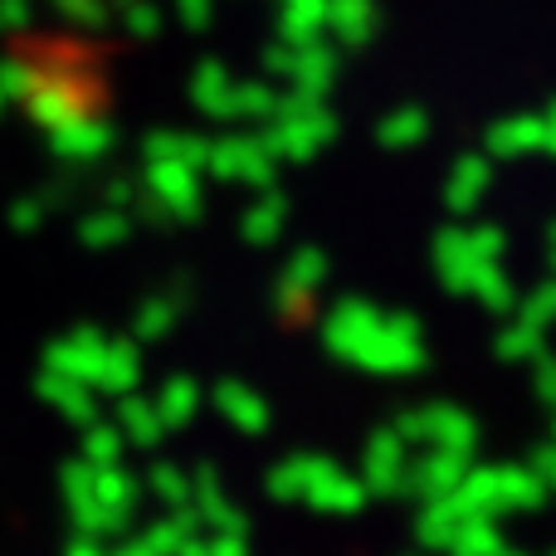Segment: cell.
Listing matches in <instances>:
<instances>
[{
	"mask_svg": "<svg viewBox=\"0 0 556 556\" xmlns=\"http://www.w3.org/2000/svg\"><path fill=\"white\" fill-rule=\"evenodd\" d=\"M68 556H108V552L98 547V538H78L74 547H68Z\"/></svg>",
	"mask_w": 556,
	"mask_h": 556,
	"instance_id": "cell-1",
	"label": "cell"
},
{
	"mask_svg": "<svg viewBox=\"0 0 556 556\" xmlns=\"http://www.w3.org/2000/svg\"><path fill=\"white\" fill-rule=\"evenodd\" d=\"M117 556H156L152 547H147V542H127V547L123 552H117Z\"/></svg>",
	"mask_w": 556,
	"mask_h": 556,
	"instance_id": "cell-2",
	"label": "cell"
}]
</instances>
